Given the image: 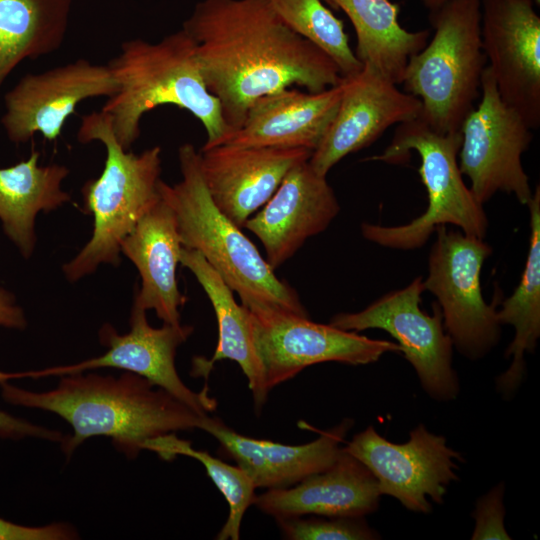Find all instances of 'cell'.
<instances>
[{"mask_svg": "<svg viewBox=\"0 0 540 540\" xmlns=\"http://www.w3.org/2000/svg\"><path fill=\"white\" fill-rule=\"evenodd\" d=\"M182 28L196 44L204 81L231 132L262 96L293 84L321 92L343 78L337 64L292 31L266 0H201Z\"/></svg>", "mask_w": 540, "mask_h": 540, "instance_id": "cell-1", "label": "cell"}, {"mask_svg": "<svg viewBox=\"0 0 540 540\" xmlns=\"http://www.w3.org/2000/svg\"><path fill=\"white\" fill-rule=\"evenodd\" d=\"M0 395L11 405L52 412L72 428L60 442L67 458L87 439L105 436L128 458L161 435L199 429L203 418L148 379L125 371L119 377L96 373L60 376L48 391H31L0 381Z\"/></svg>", "mask_w": 540, "mask_h": 540, "instance_id": "cell-2", "label": "cell"}, {"mask_svg": "<svg viewBox=\"0 0 540 540\" xmlns=\"http://www.w3.org/2000/svg\"><path fill=\"white\" fill-rule=\"evenodd\" d=\"M108 66L119 89L101 111L125 150L139 138L143 116L162 105L184 109L201 122L206 132L201 150L219 145L231 132L204 81L196 44L183 28L154 43L123 42Z\"/></svg>", "mask_w": 540, "mask_h": 540, "instance_id": "cell-3", "label": "cell"}, {"mask_svg": "<svg viewBox=\"0 0 540 540\" xmlns=\"http://www.w3.org/2000/svg\"><path fill=\"white\" fill-rule=\"evenodd\" d=\"M181 181H160L161 197L173 209L183 247L198 251L247 308L264 306L303 317L309 314L297 292L279 279L241 228L212 201L204 183L199 151L178 149Z\"/></svg>", "mask_w": 540, "mask_h": 540, "instance_id": "cell-4", "label": "cell"}, {"mask_svg": "<svg viewBox=\"0 0 540 540\" xmlns=\"http://www.w3.org/2000/svg\"><path fill=\"white\" fill-rule=\"evenodd\" d=\"M77 139L84 144L101 142L106 158L101 175L81 188L83 210L93 217V231L79 253L62 266L70 282L94 273L102 264L118 266L122 240L161 197L159 146L139 154L125 150L102 111L81 117Z\"/></svg>", "mask_w": 540, "mask_h": 540, "instance_id": "cell-5", "label": "cell"}, {"mask_svg": "<svg viewBox=\"0 0 540 540\" xmlns=\"http://www.w3.org/2000/svg\"><path fill=\"white\" fill-rule=\"evenodd\" d=\"M432 40L410 56L401 84L421 101L420 118L440 134L460 133L480 96L486 56L481 0H447L430 11Z\"/></svg>", "mask_w": 540, "mask_h": 540, "instance_id": "cell-6", "label": "cell"}, {"mask_svg": "<svg viewBox=\"0 0 540 540\" xmlns=\"http://www.w3.org/2000/svg\"><path fill=\"white\" fill-rule=\"evenodd\" d=\"M461 132L440 134L420 117L398 125L386 149L365 160L388 164L406 163L418 153V169L427 191L426 210L407 224L382 226L361 224L363 237L383 247L413 250L422 247L441 225H454L463 233L484 239L488 219L481 204L466 186L457 156Z\"/></svg>", "mask_w": 540, "mask_h": 540, "instance_id": "cell-7", "label": "cell"}, {"mask_svg": "<svg viewBox=\"0 0 540 540\" xmlns=\"http://www.w3.org/2000/svg\"><path fill=\"white\" fill-rule=\"evenodd\" d=\"M428 260L424 290L433 294L453 346L469 360H479L499 342L496 303L489 305L481 289V271L491 246L461 230L441 225Z\"/></svg>", "mask_w": 540, "mask_h": 540, "instance_id": "cell-8", "label": "cell"}, {"mask_svg": "<svg viewBox=\"0 0 540 540\" xmlns=\"http://www.w3.org/2000/svg\"><path fill=\"white\" fill-rule=\"evenodd\" d=\"M480 103L461 126L459 168L470 190L484 204L497 192L512 194L527 205L532 197L522 155L532 141V129L500 97L492 72L483 71Z\"/></svg>", "mask_w": 540, "mask_h": 540, "instance_id": "cell-9", "label": "cell"}, {"mask_svg": "<svg viewBox=\"0 0 540 540\" xmlns=\"http://www.w3.org/2000/svg\"><path fill=\"white\" fill-rule=\"evenodd\" d=\"M423 278L387 293L358 312L338 313L330 325L346 331L381 329L398 341L401 352L414 368L425 392L434 400L451 401L459 393L452 367L453 342L445 331L441 310L433 315L420 308Z\"/></svg>", "mask_w": 540, "mask_h": 540, "instance_id": "cell-10", "label": "cell"}, {"mask_svg": "<svg viewBox=\"0 0 540 540\" xmlns=\"http://www.w3.org/2000/svg\"><path fill=\"white\" fill-rule=\"evenodd\" d=\"M248 310L255 350L269 392L314 364L365 365L378 361L385 353L401 352L397 343L315 323L309 317L264 306Z\"/></svg>", "mask_w": 540, "mask_h": 540, "instance_id": "cell-11", "label": "cell"}, {"mask_svg": "<svg viewBox=\"0 0 540 540\" xmlns=\"http://www.w3.org/2000/svg\"><path fill=\"white\" fill-rule=\"evenodd\" d=\"M130 331L120 334L111 324H104L98 332L101 345L107 348L101 356L78 363L22 372L0 371V381L45 377H60L97 368H117L140 375L164 389L201 415L216 409V400L207 390L197 393L181 380L175 366L177 348L192 334L191 325L152 327L146 310L133 301Z\"/></svg>", "mask_w": 540, "mask_h": 540, "instance_id": "cell-12", "label": "cell"}, {"mask_svg": "<svg viewBox=\"0 0 540 540\" xmlns=\"http://www.w3.org/2000/svg\"><path fill=\"white\" fill-rule=\"evenodd\" d=\"M343 449L370 470L381 494L396 498L416 513L431 511L428 498L443 503L447 487L458 480L456 460L463 461L443 436L431 433L423 424L403 444L388 441L368 426Z\"/></svg>", "mask_w": 540, "mask_h": 540, "instance_id": "cell-13", "label": "cell"}, {"mask_svg": "<svg viewBox=\"0 0 540 540\" xmlns=\"http://www.w3.org/2000/svg\"><path fill=\"white\" fill-rule=\"evenodd\" d=\"M533 0H481V41L501 99L540 126V17Z\"/></svg>", "mask_w": 540, "mask_h": 540, "instance_id": "cell-14", "label": "cell"}, {"mask_svg": "<svg viewBox=\"0 0 540 540\" xmlns=\"http://www.w3.org/2000/svg\"><path fill=\"white\" fill-rule=\"evenodd\" d=\"M119 86L108 65L78 59L41 73H28L4 97L1 124L12 143L23 144L40 133L54 141L79 103L112 97Z\"/></svg>", "mask_w": 540, "mask_h": 540, "instance_id": "cell-15", "label": "cell"}, {"mask_svg": "<svg viewBox=\"0 0 540 540\" xmlns=\"http://www.w3.org/2000/svg\"><path fill=\"white\" fill-rule=\"evenodd\" d=\"M341 85L336 113L309 159L314 171L326 177L348 154L369 146L390 126L419 117L422 109L418 98L369 65L343 77Z\"/></svg>", "mask_w": 540, "mask_h": 540, "instance_id": "cell-16", "label": "cell"}, {"mask_svg": "<svg viewBox=\"0 0 540 540\" xmlns=\"http://www.w3.org/2000/svg\"><path fill=\"white\" fill-rule=\"evenodd\" d=\"M340 211L326 176L319 175L309 160L293 167L262 207L243 228L263 244L270 267L288 261L311 237L325 231Z\"/></svg>", "mask_w": 540, "mask_h": 540, "instance_id": "cell-17", "label": "cell"}, {"mask_svg": "<svg viewBox=\"0 0 540 540\" xmlns=\"http://www.w3.org/2000/svg\"><path fill=\"white\" fill-rule=\"evenodd\" d=\"M304 148L218 145L199 151L201 174L216 207L240 228L275 193L288 172L308 161Z\"/></svg>", "mask_w": 540, "mask_h": 540, "instance_id": "cell-18", "label": "cell"}, {"mask_svg": "<svg viewBox=\"0 0 540 540\" xmlns=\"http://www.w3.org/2000/svg\"><path fill=\"white\" fill-rule=\"evenodd\" d=\"M352 426L353 421L345 419L303 445H285L244 436L219 418L208 415L199 429L217 439L220 451L236 462L255 488L279 489L329 468L336 461L342 449L340 444Z\"/></svg>", "mask_w": 540, "mask_h": 540, "instance_id": "cell-19", "label": "cell"}, {"mask_svg": "<svg viewBox=\"0 0 540 540\" xmlns=\"http://www.w3.org/2000/svg\"><path fill=\"white\" fill-rule=\"evenodd\" d=\"M341 93L340 82L321 92L286 88L262 96L249 107L240 127L219 145L304 148L313 152L336 113Z\"/></svg>", "mask_w": 540, "mask_h": 540, "instance_id": "cell-20", "label": "cell"}, {"mask_svg": "<svg viewBox=\"0 0 540 540\" xmlns=\"http://www.w3.org/2000/svg\"><path fill=\"white\" fill-rule=\"evenodd\" d=\"M381 492L374 475L341 449L326 470L286 488L267 489L253 504L276 518L293 516L364 517L379 506Z\"/></svg>", "mask_w": 540, "mask_h": 540, "instance_id": "cell-21", "label": "cell"}, {"mask_svg": "<svg viewBox=\"0 0 540 540\" xmlns=\"http://www.w3.org/2000/svg\"><path fill=\"white\" fill-rule=\"evenodd\" d=\"M183 248L176 215L162 198L139 219L122 240L121 253L137 268L141 287L134 302L154 310L165 324H181L186 298L177 284L176 269Z\"/></svg>", "mask_w": 540, "mask_h": 540, "instance_id": "cell-22", "label": "cell"}, {"mask_svg": "<svg viewBox=\"0 0 540 540\" xmlns=\"http://www.w3.org/2000/svg\"><path fill=\"white\" fill-rule=\"evenodd\" d=\"M180 263L193 273L205 291L218 324V343L213 356L194 358L192 375L207 379L217 361H235L247 378L255 409L261 410L269 391L255 350L248 308L236 302L231 288L198 251L183 247Z\"/></svg>", "mask_w": 540, "mask_h": 540, "instance_id": "cell-23", "label": "cell"}, {"mask_svg": "<svg viewBox=\"0 0 540 540\" xmlns=\"http://www.w3.org/2000/svg\"><path fill=\"white\" fill-rule=\"evenodd\" d=\"M40 152L33 149L26 160L0 168V221L3 232L20 254L29 259L37 236L39 212L49 213L71 201L62 183L69 169L61 164L39 165Z\"/></svg>", "mask_w": 540, "mask_h": 540, "instance_id": "cell-24", "label": "cell"}, {"mask_svg": "<svg viewBox=\"0 0 540 540\" xmlns=\"http://www.w3.org/2000/svg\"><path fill=\"white\" fill-rule=\"evenodd\" d=\"M342 10L356 33L358 60L395 84L407 62L427 44L429 31H408L399 23L400 5L390 0H322Z\"/></svg>", "mask_w": 540, "mask_h": 540, "instance_id": "cell-25", "label": "cell"}, {"mask_svg": "<svg viewBox=\"0 0 540 540\" xmlns=\"http://www.w3.org/2000/svg\"><path fill=\"white\" fill-rule=\"evenodd\" d=\"M530 214V238L525 267L511 296L496 310L500 325L515 330L505 352L511 357L509 368L497 378V388L510 396L520 385L524 371L525 353H533L540 337V187L537 186L527 204Z\"/></svg>", "mask_w": 540, "mask_h": 540, "instance_id": "cell-26", "label": "cell"}, {"mask_svg": "<svg viewBox=\"0 0 540 540\" xmlns=\"http://www.w3.org/2000/svg\"><path fill=\"white\" fill-rule=\"evenodd\" d=\"M71 8L72 0H0V88L21 62L62 46Z\"/></svg>", "mask_w": 540, "mask_h": 540, "instance_id": "cell-27", "label": "cell"}, {"mask_svg": "<svg viewBox=\"0 0 540 540\" xmlns=\"http://www.w3.org/2000/svg\"><path fill=\"white\" fill-rule=\"evenodd\" d=\"M144 449L155 452L160 458L167 461L179 455L199 461L229 506L227 520L216 539L238 540L240 538V527L244 514L253 504L256 496L254 484L242 469L212 456L207 451L196 450L190 441L179 438L176 433L148 439L142 444V450Z\"/></svg>", "mask_w": 540, "mask_h": 540, "instance_id": "cell-28", "label": "cell"}, {"mask_svg": "<svg viewBox=\"0 0 540 540\" xmlns=\"http://www.w3.org/2000/svg\"><path fill=\"white\" fill-rule=\"evenodd\" d=\"M296 34L323 50L339 67L342 77L357 73L363 64L351 49L344 23L322 0H266Z\"/></svg>", "mask_w": 540, "mask_h": 540, "instance_id": "cell-29", "label": "cell"}, {"mask_svg": "<svg viewBox=\"0 0 540 540\" xmlns=\"http://www.w3.org/2000/svg\"><path fill=\"white\" fill-rule=\"evenodd\" d=\"M282 535L290 540H370L379 534L364 520V517L304 518L293 516L276 518Z\"/></svg>", "mask_w": 540, "mask_h": 540, "instance_id": "cell-30", "label": "cell"}, {"mask_svg": "<svg viewBox=\"0 0 540 540\" xmlns=\"http://www.w3.org/2000/svg\"><path fill=\"white\" fill-rule=\"evenodd\" d=\"M504 492L505 484L500 482L477 500L475 510L472 513L475 519V528L471 539H511L504 525Z\"/></svg>", "mask_w": 540, "mask_h": 540, "instance_id": "cell-31", "label": "cell"}, {"mask_svg": "<svg viewBox=\"0 0 540 540\" xmlns=\"http://www.w3.org/2000/svg\"><path fill=\"white\" fill-rule=\"evenodd\" d=\"M75 527L66 522H54L32 527L13 523L0 517V540H72L78 539Z\"/></svg>", "mask_w": 540, "mask_h": 540, "instance_id": "cell-32", "label": "cell"}, {"mask_svg": "<svg viewBox=\"0 0 540 540\" xmlns=\"http://www.w3.org/2000/svg\"><path fill=\"white\" fill-rule=\"evenodd\" d=\"M28 437L60 443L64 435L58 430L36 425L0 410L1 439L17 441Z\"/></svg>", "mask_w": 540, "mask_h": 540, "instance_id": "cell-33", "label": "cell"}, {"mask_svg": "<svg viewBox=\"0 0 540 540\" xmlns=\"http://www.w3.org/2000/svg\"><path fill=\"white\" fill-rule=\"evenodd\" d=\"M26 327L24 310L17 304L15 296L0 286V328L23 330Z\"/></svg>", "mask_w": 540, "mask_h": 540, "instance_id": "cell-34", "label": "cell"}, {"mask_svg": "<svg viewBox=\"0 0 540 540\" xmlns=\"http://www.w3.org/2000/svg\"><path fill=\"white\" fill-rule=\"evenodd\" d=\"M447 0H422L424 6L429 9V11H433L438 9L441 5H443Z\"/></svg>", "mask_w": 540, "mask_h": 540, "instance_id": "cell-35", "label": "cell"}, {"mask_svg": "<svg viewBox=\"0 0 540 540\" xmlns=\"http://www.w3.org/2000/svg\"><path fill=\"white\" fill-rule=\"evenodd\" d=\"M535 2V4L539 5L540 3V0H533Z\"/></svg>", "mask_w": 540, "mask_h": 540, "instance_id": "cell-36", "label": "cell"}]
</instances>
